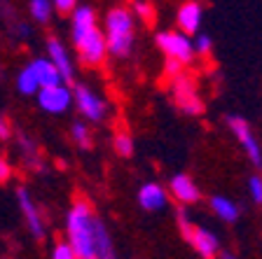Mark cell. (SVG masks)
<instances>
[{"label": "cell", "instance_id": "obj_1", "mask_svg": "<svg viewBox=\"0 0 262 259\" xmlns=\"http://www.w3.org/2000/svg\"><path fill=\"white\" fill-rule=\"evenodd\" d=\"M66 236L80 259H113L115 245L103 220L92 213L87 201H75L66 217Z\"/></svg>", "mask_w": 262, "mask_h": 259}, {"label": "cell", "instance_id": "obj_2", "mask_svg": "<svg viewBox=\"0 0 262 259\" xmlns=\"http://www.w3.org/2000/svg\"><path fill=\"white\" fill-rule=\"evenodd\" d=\"M105 42L113 56L124 59L134 47V16L126 7H115L105 16Z\"/></svg>", "mask_w": 262, "mask_h": 259}, {"label": "cell", "instance_id": "obj_3", "mask_svg": "<svg viewBox=\"0 0 262 259\" xmlns=\"http://www.w3.org/2000/svg\"><path fill=\"white\" fill-rule=\"evenodd\" d=\"M75 49L80 52V59L84 65H101L108 54V42H105V33L98 26H92L87 31L73 35Z\"/></svg>", "mask_w": 262, "mask_h": 259}, {"label": "cell", "instance_id": "obj_4", "mask_svg": "<svg viewBox=\"0 0 262 259\" xmlns=\"http://www.w3.org/2000/svg\"><path fill=\"white\" fill-rule=\"evenodd\" d=\"M38 105L49 114H61L71 108L73 103V91L66 86V82L59 84H49V86H40L38 89Z\"/></svg>", "mask_w": 262, "mask_h": 259}, {"label": "cell", "instance_id": "obj_5", "mask_svg": "<svg viewBox=\"0 0 262 259\" xmlns=\"http://www.w3.org/2000/svg\"><path fill=\"white\" fill-rule=\"evenodd\" d=\"M157 44L162 49L166 59H176L180 63H190L194 56V44L190 42L185 33H176V31H164L157 35Z\"/></svg>", "mask_w": 262, "mask_h": 259}, {"label": "cell", "instance_id": "obj_6", "mask_svg": "<svg viewBox=\"0 0 262 259\" xmlns=\"http://www.w3.org/2000/svg\"><path fill=\"white\" fill-rule=\"evenodd\" d=\"M227 124H229V129H232V133L236 135V140L241 143V147L246 150V157L253 161V166L260 168L262 166V150H260V145H257V140H255V135H253L251 126H248V122H246L244 117L232 114V117H227Z\"/></svg>", "mask_w": 262, "mask_h": 259}, {"label": "cell", "instance_id": "obj_7", "mask_svg": "<svg viewBox=\"0 0 262 259\" xmlns=\"http://www.w3.org/2000/svg\"><path fill=\"white\" fill-rule=\"evenodd\" d=\"M73 101L77 103V110L92 122H101L105 117V110H108L105 101L98 93H94L92 89H87V86L77 84L73 89Z\"/></svg>", "mask_w": 262, "mask_h": 259}, {"label": "cell", "instance_id": "obj_8", "mask_svg": "<svg viewBox=\"0 0 262 259\" xmlns=\"http://www.w3.org/2000/svg\"><path fill=\"white\" fill-rule=\"evenodd\" d=\"M16 201H19V208H21L24 217H26V224H28V229H31V233L38 238V241H42V238H45L42 217H40L38 205L33 203V199H31V194H28L26 187H19V189H16Z\"/></svg>", "mask_w": 262, "mask_h": 259}, {"label": "cell", "instance_id": "obj_9", "mask_svg": "<svg viewBox=\"0 0 262 259\" xmlns=\"http://www.w3.org/2000/svg\"><path fill=\"white\" fill-rule=\"evenodd\" d=\"M47 56L52 59V63L59 68L66 84L75 80V65H73V61H71V54H68V49L56 38H47Z\"/></svg>", "mask_w": 262, "mask_h": 259}, {"label": "cell", "instance_id": "obj_10", "mask_svg": "<svg viewBox=\"0 0 262 259\" xmlns=\"http://www.w3.org/2000/svg\"><path fill=\"white\" fill-rule=\"evenodd\" d=\"M138 203H141L143 210L157 213L162 208H166V192L157 182H147L138 189Z\"/></svg>", "mask_w": 262, "mask_h": 259}, {"label": "cell", "instance_id": "obj_11", "mask_svg": "<svg viewBox=\"0 0 262 259\" xmlns=\"http://www.w3.org/2000/svg\"><path fill=\"white\" fill-rule=\"evenodd\" d=\"M202 5L199 3H194V0H190V3H183L178 10V26L183 33H190V35H194L196 31H199V26H202Z\"/></svg>", "mask_w": 262, "mask_h": 259}, {"label": "cell", "instance_id": "obj_12", "mask_svg": "<svg viewBox=\"0 0 262 259\" xmlns=\"http://www.w3.org/2000/svg\"><path fill=\"white\" fill-rule=\"evenodd\" d=\"M171 194H173L180 203H196L199 196H202V192L192 182L190 175H183V173H180V175L171 178Z\"/></svg>", "mask_w": 262, "mask_h": 259}, {"label": "cell", "instance_id": "obj_13", "mask_svg": "<svg viewBox=\"0 0 262 259\" xmlns=\"http://www.w3.org/2000/svg\"><path fill=\"white\" fill-rule=\"evenodd\" d=\"M192 248L196 252L202 254V257H215L220 250V241L215 238V233H211L208 229H202V227H194L192 229V238H190Z\"/></svg>", "mask_w": 262, "mask_h": 259}, {"label": "cell", "instance_id": "obj_14", "mask_svg": "<svg viewBox=\"0 0 262 259\" xmlns=\"http://www.w3.org/2000/svg\"><path fill=\"white\" fill-rule=\"evenodd\" d=\"M28 65H31V70H33V75H35V80H38L40 86H49V84H59V82H63L59 68L52 63L49 56L47 59H33Z\"/></svg>", "mask_w": 262, "mask_h": 259}, {"label": "cell", "instance_id": "obj_15", "mask_svg": "<svg viewBox=\"0 0 262 259\" xmlns=\"http://www.w3.org/2000/svg\"><path fill=\"white\" fill-rule=\"evenodd\" d=\"M176 98H178V105L183 108V112H187V114H199L204 110L199 96H196L194 89H192L187 82H180V84L176 86Z\"/></svg>", "mask_w": 262, "mask_h": 259}, {"label": "cell", "instance_id": "obj_16", "mask_svg": "<svg viewBox=\"0 0 262 259\" xmlns=\"http://www.w3.org/2000/svg\"><path fill=\"white\" fill-rule=\"evenodd\" d=\"M73 14V35H77V33L87 31V28L96 26V12H94V7L89 5H77L75 10L71 12Z\"/></svg>", "mask_w": 262, "mask_h": 259}, {"label": "cell", "instance_id": "obj_17", "mask_svg": "<svg viewBox=\"0 0 262 259\" xmlns=\"http://www.w3.org/2000/svg\"><path fill=\"white\" fill-rule=\"evenodd\" d=\"M211 208L213 213L220 217L223 222H236L239 220V205L234 201L225 199V196H213L211 199Z\"/></svg>", "mask_w": 262, "mask_h": 259}, {"label": "cell", "instance_id": "obj_18", "mask_svg": "<svg viewBox=\"0 0 262 259\" xmlns=\"http://www.w3.org/2000/svg\"><path fill=\"white\" fill-rule=\"evenodd\" d=\"M16 89H19L24 96H33V93H38L40 84H38V80H35V75H33L31 65H26V68L19 73V77H16Z\"/></svg>", "mask_w": 262, "mask_h": 259}, {"label": "cell", "instance_id": "obj_19", "mask_svg": "<svg viewBox=\"0 0 262 259\" xmlns=\"http://www.w3.org/2000/svg\"><path fill=\"white\" fill-rule=\"evenodd\" d=\"M28 10H31L33 21H38V23H47L49 19H52V12H54V5H52V0H31V5H28Z\"/></svg>", "mask_w": 262, "mask_h": 259}, {"label": "cell", "instance_id": "obj_20", "mask_svg": "<svg viewBox=\"0 0 262 259\" xmlns=\"http://www.w3.org/2000/svg\"><path fill=\"white\" fill-rule=\"evenodd\" d=\"M113 147L120 157H131L134 154V140H131L129 133H117L113 138Z\"/></svg>", "mask_w": 262, "mask_h": 259}, {"label": "cell", "instance_id": "obj_21", "mask_svg": "<svg viewBox=\"0 0 262 259\" xmlns=\"http://www.w3.org/2000/svg\"><path fill=\"white\" fill-rule=\"evenodd\" d=\"M71 133H73V140L77 143L80 147H92V138H89V129L84 122H75V124L71 126Z\"/></svg>", "mask_w": 262, "mask_h": 259}, {"label": "cell", "instance_id": "obj_22", "mask_svg": "<svg viewBox=\"0 0 262 259\" xmlns=\"http://www.w3.org/2000/svg\"><path fill=\"white\" fill-rule=\"evenodd\" d=\"M52 257L54 259H75V250H73V245L68 243V241H61V243L54 245V250H52Z\"/></svg>", "mask_w": 262, "mask_h": 259}, {"label": "cell", "instance_id": "obj_23", "mask_svg": "<svg viewBox=\"0 0 262 259\" xmlns=\"http://www.w3.org/2000/svg\"><path fill=\"white\" fill-rule=\"evenodd\" d=\"M248 192H251V199L255 203H262V178L260 175H251L248 178Z\"/></svg>", "mask_w": 262, "mask_h": 259}, {"label": "cell", "instance_id": "obj_24", "mask_svg": "<svg viewBox=\"0 0 262 259\" xmlns=\"http://www.w3.org/2000/svg\"><path fill=\"white\" fill-rule=\"evenodd\" d=\"M52 5H54V10H59L61 14H71L77 7V0H52Z\"/></svg>", "mask_w": 262, "mask_h": 259}, {"label": "cell", "instance_id": "obj_25", "mask_svg": "<svg viewBox=\"0 0 262 259\" xmlns=\"http://www.w3.org/2000/svg\"><path fill=\"white\" fill-rule=\"evenodd\" d=\"M134 10H136L138 14L145 19V21H150V19H152V7L147 5L145 0H134Z\"/></svg>", "mask_w": 262, "mask_h": 259}, {"label": "cell", "instance_id": "obj_26", "mask_svg": "<svg viewBox=\"0 0 262 259\" xmlns=\"http://www.w3.org/2000/svg\"><path fill=\"white\" fill-rule=\"evenodd\" d=\"M192 44H194V52H199V54H206L208 49H211V38H208V35H196V40Z\"/></svg>", "mask_w": 262, "mask_h": 259}, {"label": "cell", "instance_id": "obj_27", "mask_svg": "<svg viewBox=\"0 0 262 259\" xmlns=\"http://www.w3.org/2000/svg\"><path fill=\"white\" fill-rule=\"evenodd\" d=\"M178 224H180V229H183V238H185L187 243H190V238H192V224L187 222V217H185V213H180L178 215Z\"/></svg>", "mask_w": 262, "mask_h": 259}, {"label": "cell", "instance_id": "obj_28", "mask_svg": "<svg viewBox=\"0 0 262 259\" xmlns=\"http://www.w3.org/2000/svg\"><path fill=\"white\" fill-rule=\"evenodd\" d=\"M10 178H12V166H10V161L0 157V184H5Z\"/></svg>", "mask_w": 262, "mask_h": 259}, {"label": "cell", "instance_id": "obj_29", "mask_svg": "<svg viewBox=\"0 0 262 259\" xmlns=\"http://www.w3.org/2000/svg\"><path fill=\"white\" fill-rule=\"evenodd\" d=\"M10 138V124H7V119L0 114V140H5Z\"/></svg>", "mask_w": 262, "mask_h": 259}, {"label": "cell", "instance_id": "obj_30", "mask_svg": "<svg viewBox=\"0 0 262 259\" xmlns=\"http://www.w3.org/2000/svg\"><path fill=\"white\" fill-rule=\"evenodd\" d=\"M0 3H3V0H0Z\"/></svg>", "mask_w": 262, "mask_h": 259}]
</instances>
